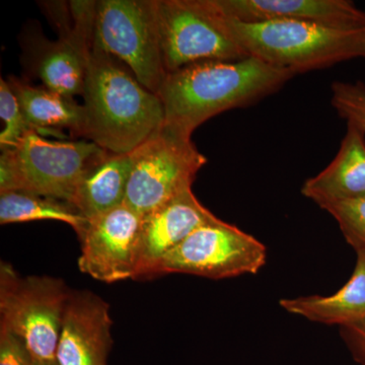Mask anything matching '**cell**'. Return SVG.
<instances>
[{"instance_id":"obj_8","label":"cell","mask_w":365,"mask_h":365,"mask_svg":"<svg viewBox=\"0 0 365 365\" xmlns=\"http://www.w3.org/2000/svg\"><path fill=\"white\" fill-rule=\"evenodd\" d=\"M168 73L207 60L249 57L225 29L209 0H153Z\"/></svg>"},{"instance_id":"obj_14","label":"cell","mask_w":365,"mask_h":365,"mask_svg":"<svg viewBox=\"0 0 365 365\" xmlns=\"http://www.w3.org/2000/svg\"><path fill=\"white\" fill-rule=\"evenodd\" d=\"M93 43L81 36H59L56 41L36 36L28 45V62L43 86L74 98L83 95Z\"/></svg>"},{"instance_id":"obj_25","label":"cell","mask_w":365,"mask_h":365,"mask_svg":"<svg viewBox=\"0 0 365 365\" xmlns=\"http://www.w3.org/2000/svg\"><path fill=\"white\" fill-rule=\"evenodd\" d=\"M35 365H58V364L57 362H53V364H36L35 362Z\"/></svg>"},{"instance_id":"obj_3","label":"cell","mask_w":365,"mask_h":365,"mask_svg":"<svg viewBox=\"0 0 365 365\" xmlns=\"http://www.w3.org/2000/svg\"><path fill=\"white\" fill-rule=\"evenodd\" d=\"M218 16L228 35L249 57L294 74L365 58V28L339 29L304 21L248 24Z\"/></svg>"},{"instance_id":"obj_9","label":"cell","mask_w":365,"mask_h":365,"mask_svg":"<svg viewBox=\"0 0 365 365\" xmlns=\"http://www.w3.org/2000/svg\"><path fill=\"white\" fill-rule=\"evenodd\" d=\"M262 242L235 225L216 218L196 228L173 249L153 275L184 273L211 279L256 274L266 263Z\"/></svg>"},{"instance_id":"obj_10","label":"cell","mask_w":365,"mask_h":365,"mask_svg":"<svg viewBox=\"0 0 365 365\" xmlns=\"http://www.w3.org/2000/svg\"><path fill=\"white\" fill-rule=\"evenodd\" d=\"M143 215L123 203L93 218L81 242V272L106 283L136 278Z\"/></svg>"},{"instance_id":"obj_2","label":"cell","mask_w":365,"mask_h":365,"mask_svg":"<svg viewBox=\"0 0 365 365\" xmlns=\"http://www.w3.org/2000/svg\"><path fill=\"white\" fill-rule=\"evenodd\" d=\"M81 138L113 153H131L165 123L157 93L116 57L91 48L83 91Z\"/></svg>"},{"instance_id":"obj_18","label":"cell","mask_w":365,"mask_h":365,"mask_svg":"<svg viewBox=\"0 0 365 365\" xmlns=\"http://www.w3.org/2000/svg\"><path fill=\"white\" fill-rule=\"evenodd\" d=\"M356 252V266L351 278L336 294L281 299L280 306L288 313L327 325L347 328L364 321L365 249Z\"/></svg>"},{"instance_id":"obj_11","label":"cell","mask_w":365,"mask_h":365,"mask_svg":"<svg viewBox=\"0 0 365 365\" xmlns=\"http://www.w3.org/2000/svg\"><path fill=\"white\" fill-rule=\"evenodd\" d=\"M110 307L93 292H71L60 331L58 365H107L112 347Z\"/></svg>"},{"instance_id":"obj_7","label":"cell","mask_w":365,"mask_h":365,"mask_svg":"<svg viewBox=\"0 0 365 365\" xmlns=\"http://www.w3.org/2000/svg\"><path fill=\"white\" fill-rule=\"evenodd\" d=\"M93 47L123 62L141 85L158 95L168 72L153 0L97 1Z\"/></svg>"},{"instance_id":"obj_13","label":"cell","mask_w":365,"mask_h":365,"mask_svg":"<svg viewBox=\"0 0 365 365\" xmlns=\"http://www.w3.org/2000/svg\"><path fill=\"white\" fill-rule=\"evenodd\" d=\"M216 216L185 190L143 216L140 255L136 278L153 276L160 261L196 228L213 222Z\"/></svg>"},{"instance_id":"obj_21","label":"cell","mask_w":365,"mask_h":365,"mask_svg":"<svg viewBox=\"0 0 365 365\" xmlns=\"http://www.w3.org/2000/svg\"><path fill=\"white\" fill-rule=\"evenodd\" d=\"M319 207L337 220L346 240L356 251L365 249V196L326 203Z\"/></svg>"},{"instance_id":"obj_16","label":"cell","mask_w":365,"mask_h":365,"mask_svg":"<svg viewBox=\"0 0 365 365\" xmlns=\"http://www.w3.org/2000/svg\"><path fill=\"white\" fill-rule=\"evenodd\" d=\"M9 86L18 98L26 119L40 135L66 138L63 129L72 137H81L85 124V109L74 98L66 97L46 88L31 85L23 79L11 76Z\"/></svg>"},{"instance_id":"obj_5","label":"cell","mask_w":365,"mask_h":365,"mask_svg":"<svg viewBox=\"0 0 365 365\" xmlns=\"http://www.w3.org/2000/svg\"><path fill=\"white\" fill-rule=\"evenodd\" d=\"M71 290L49 276L21 277L0 266V327L25 342L36 364L57 362L60 331Z\"/></svg>"},{"instance_id":"obj_15","label":"cell","mask_w":365,"mask_h":365,"mask_svg":"<svg viewBox=\"0 0 365 365\" xmlns=\"http://www.w3.org/2000/svg\"><path fill=\"white\" fill-rule=\"evenodd\" d=\"M302 193L319 206L365 196L364 134L348 125L333 162L304 184Z\"/></svg>"},{"instance_id":"obj_24","label":"cell","mask_w":365,"mask_h":365,"mask_svg":"<svg viewBox=\"0 0 365 365\" xmlns=\"http://www.w3.org/2000/svg\"><path fill=\"white\" fill-rule=\"evenodd\" d=\"M345 329L354 345L365 354V319Z\"/></svg>"},{"instance_id":"obj_4","label":"cell","mask_w":365,"mask_h":365,"mask_svg":"<svg viewBox=\"0 0 365 365\" xmlns=\"http://www.w3.org/2000/svg\"><path fill=\"white\" fill-rule=\"evenodd\" d=\"M105 150L91 141H54L29 132L1 150L0 192L18 191L71 203L79 180Z\"/></svg>"},{"instance_id":"obj_6","label":"cell","mask_w":365,"mask_h":365,"mask_svg":"<svg viewBox=\"0 0 365 365\" xmlns=\"http://www.w3.org/2000/svg\"><path fill=\"white\" fill-rule=\"evenodd\" d=\"M130 155L124 203L143 216L192 188L197 173L207 163L192 137L165 123Z\"/></svg>"},{"instance_id":"obj_12","label":"cell","mask_w":365,"mask_h":365,"mask_svg":"<svg viewBox=\"0 0 365 365\" xmlns=\"http://www.w3.org/2000/svg\"><path fill=\"white\" fill-rule=\"evenodd\" d=\"M225 18L241 23L304 21L339 29L365 28V11L347 0H210Z\"/></svg>"},{"instance_id":"obj_17","label":"cell","mask_w":365,"mask_h":365,"mask_svg":"<svg viewBox=\"0 0 365 365\" xmlns=\"http://www.w3.org/2000/svg\"><path fill=\"white\" fill-rule=\"evenodd\" d=\"M130 153L106 151L79 180L71 204L88 220L125 202L131 173Z\"/></svg>"},{"instance_id":"obj_22","label":"cell","mask_w":365,"mask_h":365,"mask_svg":"<svg viewBox=\"0 0 365 365\" xmlns=\"http://www.w3.org/2000/svg\"><path fill=\"white\" fill-rule=\"evenodd\" d=\"M331 104L348 125L365 135V86L362 83H334Z\"/></svg>"},{"instance_id":"obj_20","label":"cell","mask_w":365,"mask_h":365,"mask_svg":"<svg viewBox=\"0 0 365 365\" xmlns=\"http://www.w3.org/2000/svg\"><path fill=\"white\" fill-rule=\"evenodd\" d=\"M0 118L4 122V130L0 133L1 150L16 146L29 132H36L21 111L13 90L4 78L0 79Z\"/></svg>"},{"instance_id":"obj_23","label":"cell","mask_w":365,"mask_h":365,"mask_svg":"<svg viewBox=\"0 0 365 365\" xmlns=\"http://www.w3.org/2000/svg\"><path fill=\"white\" fill-rule=\"evenodd\" d=\"M0 365H35L25 342L2 327H0Z\"/></svg>"},{"instance_id":"obj_19","label":"cell","mask_w":365,"mask_h":365,"mask_svg":"<svg viewBox=\"0 0 365 365\" xmlns=\"http://www.w3.org/2000/svg\"><path fill=\"white\" fill-rule=\"evenodd\" d=\"M57 220L71 225L78 239L83 237L90 220L73 204L50 197L25 192H0V223Z\"/></svg>"},{"instance_id":"obj_1","label":"cell","mask_w":365,"mask_h":365,"mask_svg":"<svg viewBox=\"0 0 365 365\" xmlns=\"http://www.w3.org/2000/svg\"><path fill=\"white\" fill-rule=\"evenodd\" d=\"M295 76L254 57L207 60L168 73L158 97L165 124L192 137L204 122L271 95Z\"/></svg>"}]
</instances>
